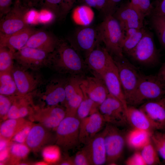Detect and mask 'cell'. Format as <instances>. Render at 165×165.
I'll use <instances>...</instances> for the list:
<instances>
[{
	"label": "cell",
	"instance_id": "1",
	"mask_svg": "<svg viewBox=\"0 0 165 165\" xmlns=\"http://www.w3.org/2000/svg\"><path fill=\"white\" fill-rule=\"evenodd\" d=\"M47 65L58 73L70 76H84L89 69L80 53L71 44L61 40L50 53Z\"/></svg>",
	"mask_w": 165,
	"mask_h": 165
},
{
	"label": "cell",
	"instance_id": "2",
	"mask_svg": "<svg viewBox=\"0 0 165 165\" xmlns=\"http://www.w3.org/2000/svg\"><path fill=\"white\" fill-rule=\"evenodd\" d=\"M97 28L100 42L104 43L111 55L123 56L122 44L124 31L118 20L112 15L106 16Z\"/></svg>",
	"mask_w": 165,
	"mask_h": 165
},
{
	"label": "cell",
	"instance_id": "3",
	"mask_svg": "<svg viewBox=\"0 0 165 165\" xmlns=\"http://www.w3.org/2000/svg\"><path fill=\"white\" fill-rule=\"evenodd\" d=\"M164 98L165 86L157 75L142 74L136 89L127 104L139 107L147 101Z\"/></svg>",
	"mask_w": 165,
	"mask_h": 165
},
{
	"label": "cell",
	"instance_id": "4",
	"mask_svg": "<svg viewBox=\"0 0 165 165\" xmlns=\"http://www.w3.org/2000/svg\"><path fill=\"white\" fill-rule=\"evenodd\" d=\"M80 122L76 116H66L55 129V144L65 152L77 147L80 143Z\"/></svg>",
	"mask_w": 165,
	"mask_h": 165
},
{
	"label": "cell",
	"instance_id": "5",
	"mask_svg": "<svg viewBox=\"0 0 165 165\" xmlns=\"http://www.w3.org/2000/svg\"><path fill=\"white\" fill-rule=\"evenodd\" d=\"M102 132L106 151V163L116 164L123 152L126 144V134L118 127L107 123Z\"/></svg>",
	"mask_w": 165,
	"mask_h": 165
},
{
	"label": "cell",
	"instance_id": "6",
	"mask_svg": "<svg viewBox=\"0 0 165 165\" xmlns=\"http://www.w3.org/2000/svg\"><path fill=\"white\" fill-rule=\"evenodd\" d=\"M112 57L127 104L135 92L142 74L124 56Z\"/></svg>",
	"mask_w": 165,
	"mask_h": 165
},
{
	"label": "cell",
	"instance_id": "7",
	"mask_svg": "<svg viewBox=\"0 0 165 165\" xmlns=\"http://www.w3.org/2000/svg\"><path fill=\"white\" fill-rule=\"evenodd\" d=\"M142 65L153 66L160 61V53L156 46L153 35L147 31L129 56Z\"/></svg>",
	"mask_w": 165,
	"mask_h": 165
},
{
	"label": "cell",
	"instance_id": "8",
	"mask_svg": "<svg viewBox=\"0 0 165 165\" xmlns=\"http://www.w3.org/2000/svg\"><path fill=\"white\" fill-rule=\"evenodd\" d=\"M28 9L21 1L15 0L10 11L2 18L0 33L10 35L29 26L25 19Z\"/></svg>",
	"mask_w": 165,
	"mask_h": 165
},
{
	"label": "cell",
	"instance_id": "9",
	"mask_svg": "<svg viewBox=\"0 0 165 165\" xmlns=\"http://www.w3.org/2000/svg\"><path fill=\"white\" fill-rule=\"evenodd\" d=\"M99 111L106 123L118 127H124L128 125L126 110L123 105L110 94L99 106Z\"/></svg>",
	"mask_w": 165,
	"mask_h": 165
},
{
	"label": "cell",
	"instance_id": "10",
	"mask_svg": "<svg viewBox=\"0 0 165 165\" xmlns=\"http://www.w3.org/2000/svg\"><path fill=\"white\" fill-rule=\"evenodd\" d=\"M50 53L38 49L24 47L14 53V59L26 69H38L47 65Z\"/></svg>",
	"mask_w": 165,
	"mask_h": 165
},
{
	"label": "cell",
	"instance_id": "11",
	"mask_svg": "<svg viewBox=\"0 0 165 165\" xmlns=\"http://www.w3.org/2000/svg\"><path fill=\"white\" fill-rule=\"evenodd\" d=\"M47 128L56 129L66 116L65 108L58 105L43 108L36 107L30 116Z\"/></svg>",
	"mask_w": 165,
	"mask_h": 165
},
{
	"label": "cell",
	"instance_id": "12",
	"mask_svg": "<svg viewBox=\"0 0 165 165\" xmlns=\"http://www.w3.org/2000/svg\"><path fill=\"white\" fill-rule=\"evenodd\" d=\"M73 41L70 44L86 58L101 42L97 28L89 26L83 27L76 31Z\"/></svg>",
	"mask_w": 165,
	"mask_h": 165
},
{
	"label": "cell",
	"instance_id": "13",
	"mask_svg": "<svg viewBox=\"0 0 165 165\" xmlns=\"http://www.w3.org/2000/svg\"><path fill=\"white\" fill-rule=\"evenodd\" d=\"M109 94L119 100L126 111L128 105L123 92L117 66L111 56L101 76Z\"/></svg>",
	"mask_w": 165,
	"mask_h": 165
},
{
	"label": "cell",
	"instance_id": "14",
	"mask_svg": "<svg viewBox=\"0 0 165 165\" xmlns=\"http://www.w3.org/2000/svg\"><path fill=\"white\" fill-rule=\"evenodd\" d=\"M66 79L52 80L45 84L43 90H39L37 94L46 105L45 107L64 105L66 99Z\"/></svg>",
	"mask_w": 165,
	"mask_h": 165
},
{
	"label": "cell",
	"instance_id": "15",
	"mask_svg": "<svg viewBox=\"0 0 165 165\" xmlns=\"http://www.w3.org/2000/svg\"><path fill=\"white\" fill-rule=\"evenodd\" d=\"M92 74V76L84 77L81 86L87 96L100 105L109 94L102 77L97 74Z\"/></svg>",
	"mask_w": 165,
	"mask_h": 165
},
{
	"label": "cell",
	"instance_id": "16",
	"mask_svg": "<svg viewBox=\"0 0 165 165\" xmlns=\"http://www.w3.org/2000/svg\"><path fill=\"white\" fill-rule=\"evenodd\" d=\"M112 16L119 22L123 31L130 28L144 27L145 18L130 2L121 5Z\"/></svg>",
	"mask_w": 165,
	"mask_h": 165
},
{
	"label": "cell",
	"instance_id": "17",
	"mask_svg": "<svg viewBox=\"0 0 165 165\" xmlns=\"http://www.w3.org/2000/svg\"><path fill=\"white\" fill-rule=\"evenodd\" d=\"M49 130L39 123L33 125L24 144L30 150L36 152L45 145L55 143V134L53 135Z\"/></svg>",
	"mask_w": 165,
	"mask_h": 165
},
{
	"label": "cell",
	"instance_id": "18",
	"mask_svg": "<svg viewBox=\"0 0 165 165\" xmlns=\"http://www.w3.org/2000/svg\"><path fill=\"white\" fill-rule=\"evenodd\" d=\"M106 123L99 110L80 120V143L85 145L97 135Z\"/></svg>",
	"mask_w": 165,
	"mask_h": 165
},
{
	"label": "cell",
	"instance_id": "19",
	"mask_svg": "<svg viewBox=\"0 0 165 165\" xmlns=\"http://www.w3.org/2000/svg\"><path fill=\"white\" fill-rule=\"evenodd\" d=\"M21 67L13 68L11 73L17 87L16 94L24 95L34 92L42 82L39 78Z\"/></svg>",
	"mask_w": 165,
	"mask_h": 165
},
{
	"label": "cell",
	"instance_id": "20",
	"mask_svg": "<svg viewBox=\"0 0 165 165\" xmlns=\"http://www.w3.org/2000/svg\"><path fill=\"white\" fill-rule=\"evenodd\" d=\"M139 108L147 116L156 130L165 129V98L147 101Z\"/></svg>",
	"mask_w": 165,
	"mask_h": 165
},
{
	"label": "cell",
	"instance_id": "21",
	"mask_svg": "<svg viewBox=\"0 0 165 165\" xmlns=\"http://www.w3.org/2000/svg\"><path fill=\"white\" fill-rule=\"evenodd\" d=\"M32 93L24 95L11 96L12 104L8 112V119L23 118L30 116L35 107L33 104Z\"/></svg>",
	"mask_w": 165,
	"mask_h": 165
},
{
	"label": "cell",
	"instance_id": "22",
	"mask_svg": "<svg viewBox=\"0 0 165 165\" xmlns=\"http://www.w3.org/2000/svg\"><path fill=\"white\" fill-rule=\"evenodd\" d=\"M83 148L91 165H102L106 163V151L102 132L96 135Z\"/></svg>",
	"mask_w": 165,
	"mask_h": 165
},
{
	"label": "cell",
	"instance_id": "23",
	"mask_svg": "<svg viewBox=\"0 0 165 165\" xmlns=\"http://www.w3.org/2000/svg\"><path fill=\"white\" fill-rule=\"evenodd\" d=\"M36 31L29 26L12 34L0 33V46L6 47L15 53L24 47Z\"/></svg>",
	"mask_w": 165,
	"mask_h": 165
},
{
	"label": "cell",
	"instance_id": "24",
	"mask_svg": "<svg viewBox=\"0 0 165 165\" xmlns=\"http://www.w3.org/2000/svg\"><path fill=\"white\" fill-rule=\"evenodd\" d=\"M111 56L105 47L101 46L99 43L85 58V61L89 70L101 76Z\"/></svg>",
	"mask_w": 165,
	"mask_h": 165
},
{
	"label": "cell",
	"instance_id": "25",
	"mask_svg": "<svg viewBox=\"0 0 165 165\" xmlns=\"http://www.w3.org/2000/svg\"><path fill=\"white\" fill-rule=\"evenodd\" d=\"M60 40L51 34L43 31H36L24 47L40 50L49 53L56 49Z\"/></svg>",
	"mask_w": 165,
	"mask_h": 165
},
{
	"label": "cell",
	"instance_id": "26",
	"mask_svg": "<svg viewBox=\"0 0 165 165\" xmlns=\"http://www.w3.org/2000/svg\"><path fill=\"white\" fill-rule=\"evenodd\" d=\"M126 115L128 125L132 128L151 132L156 130L147 116L139 108L128 105Z\"/></svg>",
	"mask_w": 165,
	"mask_h": 165
},
{
	"label": "cell",
	"instance_id": "27",
	"mask_svg": "<svg viewBox=\"0 0 165 165\" xmlns=\"http://www.w3.org/2000/svg\"><path fill=\"white\" fill-rule=\"evenodd\" d=\"M152 133L132 128L125 135L126 144L132 149L140 150L151 141Z\"/></svg>",
	"mask_w": 165,
	"mask_h": 165
},
{
	"label": "cell",
	"instance_id": "28",
	"mask_svg": "<svg viewBox=\"0 0 165 165\" xmlns=\"http://www.w3.org/2000/svg\"><path fill=\"white\" fill-rule=\"evenodd\" d=\"M146 31L144 27L141 28H130L124 31L122 44L123 53L129 56Z\"/></svg>",
	"mask_w": 165,
	"mask_h": 165
},
{
	"label": "cell",
	"instance_id": "29",
	"mask_svg": "<svg viewBox=\"0 0 165 165\" xmlns=\"http://www.w3.org/2000/svg\"><path fill=\"white\" fill-rule=\"evenodd\" d=\"M29 122L24 118L9 119L5 120L0 125L1 138L9 140Z\"/></svg>",
	"mask_w": 165,
	"mask_h": 165
},
{
	"label": "cell",
	"instance_id": "30",
	"mask_svg": "<svg viewBox=\"0 0 165 165\" xmlns=\"http://www.w3.org/2000/svg\"><path fill=\"white\" fill-rule=\"evenodd\" d=\"M72 17L73 22L77 25L83 27L88 26L94 20V13L91 7L82 4L73 9Z\"/></svg>",
	"mask_w": 165,
	"mask_h": 165
},
{
	"label": "cell",
	"instance_id": "31",
	"mask_svg": "<svg viewBox=\"0 0 165 165\" xmlns=\"http://www.w3.org/2000/svg\"><path fill=\"white\" fill-rule=\"evenodd\" d=\"M17 93L16 86L11 72L0 73V94L11 96Z\"/></svg>",
	"mask_w": 165,
	"mask_h": 165
},
{
	"label": "cell",
	"instance_id": "32",
	"mask_svg": "<svg viewBox=\"0 0 165 165\" xmlns=\"http://www.w3.org/2000/svg\"><path fill=\"white\" fill-rule=\"evenodd\" d=\"M83 91L84 97L77 109L76 113V116L80 120L98 111L99 106L90 99L83 90Z\"/></svg>",
	"mask_w": 165,
	"mask_h": 165
},
{
	"label": "cell",
	"instance_id": "33",
	"mask_svg": "<svg viewBox=\"0 0 165 165\" xmlns=\"http://www.w3.org/2000/svg\"><path fill=\"white\" fill-rule=\"evenodd\" d=\"M140 151L146 165H158L161 163L159 155L151 140Z\"/></svg>",
	"mask_w": 165,
	"mask_h": 165
},
{
	"label": "cell",
	"instance_id": "34",
	"mask_svg": "<svg viewBox=\"0 0 165 165\" xmlns=\"http://www.w3.org/2000/svg\"><path fill=\"white\" fill-rule=\"evenodd\" d=\"M14 53L6 47L0 46V73L11 72L14 68Z\"/></svg>",
	"mask_w": 165,
	"mask_h": 165
},
{
	"label": "cell",
	"instance_id": "35",
	"mask_svg": "<svg viewBox=\"0 0 165 165\" xmlns=\"http://www.w3.org/2000/svg\"><path fill=\"white\" fill-rule=\"evenodd\" d=\"M151 23L160 43L165 48V16L153 14Z\"/></svg>",
	"mask_w": 165,
	"mask_h": 165
},
{
	"label": "cell",
	"instance_id": "36",
	"mask_svg": "<svg viewBox=\"0 0 165 165\" xmlns=\"http://www.w3.org/2000/svg\"><path fill=\"white\" fill-rule=\"evenodd\" d=\"M30 150L24 144L17 142L13 143L9 149L10 161L15 162L24 158L28 154Z\"/></svg>",
	"mask_w": 165,
	"mask_h": 165
},
{
	"label": "cell",
	"instance_id": "37",
	"mask_svg": "<svg viewBox=\"0 0 165 165\" xmlns=\"http://www.w3.org/2000/svg\"><path fill=\"white\" fill-rule=\"evenodd\" d=\"M151 140L159 156L165 161V134L155 130L152 133Z\"/></svg>",
	"mask_w": 165,
	"mask_h": 165
},
{
	"label": "cell",
	"instance_id": "38",
	"mask_svg": "<svg viewBox=\"0 0 165 165\" xmlns=\"http://www.w3.org/2000/svg\"><path fill=\"white\" fill-rule=\"evenodd\" d=\"M130 2L144 18L149 15L152 10L150 0H130Z\"/></svg>",
	"mask_w": 165,
	"mask_h": 165
},
{
	"label": "cell",
	"instance_id": "39",
	"mask_svg": "<svg viewBox=\"0 0 165 165\" xmlns=\"http://www.w3.org/2000/svg\"><path fill=\"white\" fill-rule=\"evenodd\" d=\"M12 103L11 96H6L0 94V117L3 119L7 117L9 111Z\"/></svg>",
	"mask_w": 165,
	"mask_h": 165
},
{
	"label": "cell",
	"instance_id": "40",
	"mask_svg": "<svg viewBox=\"0 0 165 165\" xmlns=\"http://www.w3.org/2000/svg\"><path fill=\"white\" fill-rule=\"evenodd\" d=\"M33 124L30 122L16 134L12 138L14 142L24 144L26 138Z\"/></svg>",
	"mask_w": 165,
	"mask_h": 165
},
{
	"label": "cell",
	"instance_id": "41",
	"mask_svg": "<svg viewBox=\"0 0 165 165\" xmlns=\"http://www.w3.org/2000/svg\"><path fill=\"white\" fill-rule=\"evenodd\" d=\"M62 0H45L43 6L46 9L53 13L56 17H59Z\"/></svg>",
	"mask_w": 165,
	"mask_h": 165
},
{
	"label": "cell",
	"instance_id": "42",
	"mask_svg": "<svg viewBox=\"0 0 165 165\" xmlns=\"http://www.w3.org/2000/svg\"><path fill=\"white\" fill-rule=\"evenodd\" d=\"M82 4L94 8L104 13L107 0H79Z\"/></svg>",
	"mask_w": 165,
	"mask_h": 165
},
{
	"label": "cell",
	"instance_id": "43",
	"mask_svg": "<svg viewBox=\"0 0 165 165\" xmlns=\"http://www.w3.org/2000/svg\"><path fill=\"white\" fill-rule=\"evenodd\" d=\"M74 165H89L91 163L83 148L76 153L73 158Z\"/></svg>",
	"mask_w": 165,
	"mask_h": 165
},
{
	"label": "cell",
	"instance_id": "44",
	"mask_svg": "<svg viewBox=\"0 0 165 165\" xmlns=\"http://www.w3.org/2000/svg\"><path fill=\"white\" fill-rule=\"evenodd\" d=\"M125 164L127 165H146L140 150L136 151L126 160Z\"/></svg>",
	"mask_w": 165,
	"mask_h": 165
},
{
	"label": "cell",
	"instance_id": "45",
	"mask_svg": "<svg viewBox=\"0 0 165 165\" xmlns=\"http://www.w3.org/2000/svg\"><path fill=\"white\" fill-rule=\"evenodd\" d=\"M79 0H62L59 18H64L72 9L76 2Z\"/></svg>",
	"mask_w": 165,
	"mask_h": 165
},
{
	"label": "cell",
	"instance_id": "46",
	"mask_svg": "<svg viewBox=\"0 0 165 165\" xmlns=\"http://www.w3.org/2000/svg\"><path fill=\"white\" fill-rule=\"evenodd\" d=\"M56 149L52 146L44 148L42 151V155L45 160L47 162H52L57 158V152Z\"/></svg>",
	"mask_w": 165,
	"mask_h": 165
},
{
	"label": "cell",
	"instance_id": "47",
	"mask_svg": "<svg viewBox=\"0 0 165 165\" xmlns=\"http://www.w3.org/2000/svg\"><path fill=\"white\" fill-rule=\"evenodd\" d=\"M122 0H107V3L104 13L105 16L108 15H113L121 5L120 4Z\"/></svg>",
	"mask_w": 165,
	"mask_h": 165
},
{
	"label": "cell",
	"instance_id": "48",
	"mask_svg": "<svg viewBox=\"0 0 165 165\" xmlns=\"http://www.w3.org/2000/svg\"><path fill=\"white\" fill-rule=\"evenodd\" d=\"M13 0H0V16L2 18L10 10Z\"/></svg>",
	"mask_w": 165,
	"mask_h": 165
},
{
	"label": "cell",
	"instance_id": "49",
	"mask_svg": "<svg viewBox=\"0 0 165 165\" xmlns=\"http://www.w3.org/2000/svg\"><path fill=\"white\" fill-rule=\"evenodd\" d=\"M154 15L165 16V0H161L155 9Z\"/></svg>",
	"mask_w": 165,
	"mask_h": 165
},
{
	"label": "cell",
	"instance_id": "50",
	"mask_svg": "<svg viewBox=\"0 0 165 165\" xmlns=\"http://www.w3.org/2000/svg\"><path fill=\"white\" fill-rule=\"evenodd\" d=\"M156 75L160 81L165 86V61L162 64Z\"/></svg>",
	"mask_w": 165,
	"mask_h": 165
},
{
	"label": "cell",
	"instance_id": "51",
	"mask_svg": "<svg viewBox=\"0 0 165 165\" xmlns=\"http://www.w3.org/2000/svg\"><path fill=\"white\" fill-rule=\"evenodd\" d=\"M41 0H23L24 2V4L28 7L35 6Z\"/></svg>",
	"mask_w": 165,
	"mask_h": 165
},
{
	"label": "cell",
	"instance_id": "52",
	"mask_svg": "<svg viewBox=\"0 0 165 165\" xmlns=\"http://www.w3.org/2000/svg\"><path fill=\"white\" fill-rule=\"evenodd\" d=\"M59 164L62 165H74L73 158H68L59 163Z\"/></svg>",
	"mask_w": 165,
	"mask_h": 165
},
{
	"label": "cell",
	"instance_id": "53",
	"mask_svg": "<svg viewBox=\"0 0 165 165\" xmlns=\"http://www.w3.org/2000/svg\"><path fill=\"white\" fill-rule=\"evenodd\" d=\"M17 0V1H21V0Z\"/></svg>",
	"mask_w": 165,
	"mask_h": 165
}]
</instances>
